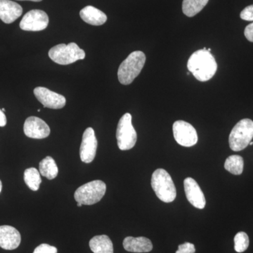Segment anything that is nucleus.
<instances>
[{"label":"nucleus","mask_w":253,"mask_h":253,"mask_svg":"<svg viewBox=\"0 0 253 253\" xmlns=\"http://www.w3.org/2000/svg\"><path fill=\"white\" fill-rule=\"evenodd\" d=\"M187 68L196 80L206 82L210 81L215 75L217 64L212 54L205 47L195 51L190 56Z\"/></svg>","instance_id":"obj_1"},{"label":"nucleus","mask_w":253,"mask_h":253,"mask_svg":"<svg viewBox=\"0 0 253 253\" xmlns=\"http://www.w3.org/2000/svg\"><path fill=\"white\" fill-rule=\"evenodd\" d=\"M146 62V56L141 51H133L123 61L118 68V77L120 83L124 85L130 84L135 79Z\"/></svg>","instance_id":"obj_2"},{"label":"nucleus","mask_w":253,"mask_h":253,"mask_svg":"<svg viewBox=\"0 0 253 253\" xmlns=\"http://www.w3.org/2000/svg\"><path fill=\"white\" fill-rule=\"evenodd\" d=\"M151 186L158 199L165 203H171L176 196L175 186L171 176L164 169H157L153 173Z\"/></svg>","instance_id":"obj_3"},{"label":"nucleus","mask_w":253,"mask_h":253,"mask_svg":"<svg viewBox=\"0 0 253 253\" xmlns=\"http://www.w3.org/2000/svg\"><path fill=\"white\" fill-rule=\"evenodd\" d=\"M253 138V121L249 118L240 121L229 135V146L234 151H242L249 146Z\"/></svg>","instance_id":"obj_4"},{"label":"nucleus","mask_w":253,"mask_h":253,"mask_svg":"<svg viewBox=\"0 0 253 253\" xmlns=\"http://www.w3.org/2000/svg\"><path fill=\"white\" fill-rule=\"evenodd\" d=\"M50 59L60 65H68L85 58V52L74 42L68 44H60L49 51Z\"/></svg>","instance_id":"obj_5"},{"label":"nucleus","mask_w":253,"mask_h":253,"mask_svg":"<svg viewBox=\"0 0 253 253\" xmlns=\"http://www.w3.org/2000/svg\"><path fill=\"white\" fill-rule=\"evenodd\" d=\"M106 191V185L104 181L94 180L80 186L74 197L77 203L85 206L97 204L104 197Z\"/></svg>","instance_id":"obj_6"},{"label":"nucleus","mask_w":253,"mask_h":253,"mask_svg":"<svg viewBox=\"0 0 253 253\" xmlns=\"http://www.w3.org/2000/svg\"><path fill=\"white\" fill-rule=\"evenodd\" d=\"M118 146L122 151L132 149L135 146L137 135L131 123L130 113H126L120 120L116 131Z\"/></svg>","instance_id":"obj_7"},{"label":"nucleus","mask_w":253,"mask_h":253,"mask_svg":"<svg viewBox=\"0 0 253 253\" xmlns=\"http://www.w3.org/2000/svg\"><path fill=\"white\" fill-rule=\"evenodd\" d=\"M173 134L174 139L181 146L191 147L197 144V131L185 121H177L173 124Z\"/></svg>","instance_id":"obj_8"},{"label":"nucleus","mask_w":253,"mask_h":253,"mask_svg":"<svg viewBox=\"0 0 253 253\" xmlns=\"http://www.w3.org/2000/svg\"><path fill=\"white\" fill-rule=\"evenodd\" d=\"M49 24V17L44 11L31 10L23 16L20 28L26 31H41L46 29Z\"/></svg>","instance_id":"obj_9"},{"label":"nucleus","mask_w":253,"mask_h":253,"mask_svg":"<svg viewBox=\"0 0 253 253\" xmlns=\"http://www.w3.org/2000/svg\"><path fill=\"white\" fill-rule=\"evenodd\" d=\"M37 99L44 107L51 109H60L64 107L66 99L63 95L57 94L42 86H38L34 89Z\"/></svg>","instance_id":"obj_10"},{"label":"nucleus","mask_w":253,"mask_h":253,"mask_svg":"<svg viewBox=\"0 0 253 253\" xmlns=\"http://www.w3.org/2000/svg\"><path fill=\"white\" fill-rule=\"evenodd\" d=\"M97 139L95 136L94 129L86 128L83 133V141L80 149V156L83 162L90 163L94 161L97 149Z\"/></svg>","instance_id":"obj_11"},{"label":"nucleus","mask_w":253,"mask_h":253,"mask_svg":"<svg viewBox=\"0 0 253 253\" xmlns=\"http://www.w3.org/2000/svg\"><path fill=\"white\" fill-rule=\"evenodd\" d=\"M23 130L28 137L37 139H44L49 136L51 132L48 125L43 120L35 116L26 119Z\"/></svg>","instance_id":"obj_12"},{"label":"nucleus","mask_w":253,"mask_h":253,"mask_svg":"<svg viewBox=\"0 0 253 253\" xmlns=\"http://www.w3.org/2000/svg\"><path fill=\"white\" fill-rule=\"evenodd\" d=\"M186 198L190 204L199 209H204L206 206V198L198 183L191 177L186 178L184 181Z\"/></svg>","instance_id":"obj_13"},{"label":"nucleus","mask_w":253,"mask_h":253,"mask_svg":"<svg viewBox=\"0 0 253 253\" xmlns=\"http://www.w3.org/2000/svg\"><path fill=\"white\" fill-rule=\"evenodd\" d=\"M19 231L11 226H0V247L7 251L16 249L21 244Z\"/></svg>","instance_id":"obj_14"},{"label":"nucleus","mask_w":253,"mask_h":253,"mask_svg":"<svg viewBox=\"0 0 253 253\" xmlns=\"http://www.w3.org/2000/svg\"><path fill=\"white\" fill-rule=\"evenodd\" d=\"M21 5L11 0H0V19L5 23L14 22L22 15Z\"/></svg>","instance_id":"obj_15"},{"label":"nucleus","mask_w":253,"mask_h":253,"mask_svg":"<svg viewBox=\"0 0 253 253\" xmlns=\"http://www.w3.org/2000/svg\"><path fill=\"white\" fill-rule=\"evenodd\" d=\"M123 244L126 251L131 253H149L153 249L151 240L142 236L137 238L128 236L124 239Z\"/></svg>","instance_id":"obj_16"},{"label":"nucleus","mask_w":253,"mask_h":253,"mask_svg":"<svg viewBox=\"0 0 253 253\" xmlns=\"http://www.w3.org/2000/svg\"><path fill=\"white\" fill-rule=\"evenodd\" d=\"M80 16L84 22L92 26H101L107 21V16L101 10L92 6L83 8L80 12Z\"/></svg>","instance_id":"obj_17"},{"label":"nucleus","mask_w":253,"mask_h":253,"mask_svg":"<svg viewBox=\"0 0 253 253\" xmlns=\"http://www.w3.org/2000/svg\"><path fill=\"white\" fill-rule=\"evenodd\" d=\"M89 247L94 253H113V245L109 236H96L89 241Z\"/></svg>","instance_id":"obj_18"},{"label":"nucleus","mask_w":253,"mask_h":253,"mask_svg":"<svg viewBox=\"0 0 253 253\" xmlns=\"http://www.w3.org/2000/svg\"><path fill=\"white\" fill-rule=\"evenodd\" d=\"M39 170L42 175L45 176L49 180L56 178L59 172L56 162L50 156H46L40 163Z\"/></svg>","instance_id":"obj_19"},{"label":"nucleus","mask_w":253,"mask_h":253,"mask_svg":"<svg viewBox=\"0 0 253 253\" xmlns=\"http://www.w3.org/2000/svg\"><path fill=\"white\" fill-rule=\"evenodd\" d=\"M209 0H183V13L188 17H193L202 11Z\"/></svg>","instance_id":"obj_20"},{"label":"nucleus","mask_w":253,"mask_h":253,"mask_svg":"<svg viewBox=\"0 0 253 253\" xmlns=\"http://www.w3.org/2000/svg\"><path fill=\"white\" fill-rule=\"evenodd\" d=\"M244 162L241 156L233 155L226 160L224 168L228 172L235 175H240L244 172Z\"/></svg>","instance_id":"obj_21"},{"label":"nucleus","mask_w":253,"mask_h":253,"mask_svg":"<svg viewBox=\"0 0 253 253\" xmlns=\"http://www.w3.org/2000/svg\"><path fill=\"white\" fill-rule=\"evenodd\" d=\"M24 181L32 191H38L42 182L41 173L36 168H28L24 172Z\"/></svg>","instance_id":"obj_22"},{"label":"nucleus","mask_w":253,"mask_h":253,"mask_svg":"<svg viewBox=\"0 0 253 253\" xmlns=\"http://www.w3.org/2000/svg\"><path fill=\"white\" fill-rule=\"evenodd\" d=\"M249 238L244 231L238 233L234 237V249L237 253H244L249 246Z\"/></svg>","instance_id":"obj_23"},{"label":"nucleus","mask_w":253,"mask_h":253,"mask_svg":"<svg viewBox=\"0 0 253 253\" xmlns=\"http://www.w3.org/2000/svg\"><path fill=\"white\" fill-rule=\"evenodd\" d=\"M33 253H57V249L49 244H43L38 246Z\"/></svg>","instance_id":"obj_24"},{"label":"nucleus","mask_w":253,"mask_h":253,"mask_svg":"<svg viewBox=\"0 0 253 253\" xmlns=\"http://www.w3.org/2000/svg\"><path fill=\"white\" fill-rule=\"evenodd\" d=\"M240 16H241V19L244 20V21H253V4L245 8L241 11Z\"/></svg>","instance_id":"obj_25"},{"label":"nucleus","mask_w":253,"mask_h":253,"mask_svg":"<svg viewBox=\"0 0 253 253\" xmlns=\"http://www.w3.org/2000/svg\"><path fill=\"white\" fill-rule=\"evenodd\" d=\"M195 252H196V249L194 244L184 243L179 245L176 253H195Z\"/></svg>","instance_id":"obj_26"},{"label":"nucleus","mask_w":253,"mask_h":253,"mask_svg":"<svg viewBox=\"0 0 253 253\" xmlns=\"http://www.w3.org/2000/svg\"><path fill=\"white\" fill-rule=\"evenodd\" d=\"M244 35L248 41L253 42V23L246 26L245 28Z\"/></svg>","instance_id":"obj_27"},{"label":"nucleus","mask_w":253,"mask_h":253,"mask_svg":"<svg viewBox=\"0 0 253 253\" xmlns=\"http://www.w3.org/2000/svg\"><path fill=\"white\" fill-rule=\"evenodd\" d=\"M6 125V118L4 113L0 109V126H4Z\"/></svg>","instance_id":"obj_28"},{"label":"nucleus","mask_w":253,"mask_h":253,"mask_svg":"<svg viewBox=\"0 0 253 253\" xmlns=\"http://www.w3.org/2000/svg\"><path fill=\"white\" fill-rule=\"evenodd\" d=\"M1 189H2V183H1V180H0V193H1Z\"/></svg>","instance_id":"obj_29"},{"label":"nucleus","mask_w":253,"mask_h":253,"mask_svg":"<svg viewBox=\"0 0 253 253\" xmlns=\"http://www.w3.org/2000/svg\"><path fill=\"white\" fill-rule=\"evenodd\" d=\"M20 1H23V0H20ZM29 1H36V2H38V1H41L42 0H29Z\"/></svg>","instance_id":"obj_30"},{"label":"nucleus","mask_w":253,"mask_h":253,"mask_svg":"<svg viewBox=\"0 0 253 253\" xmlns=\"http://www.w3.org/2000/svg\"><path fill=\"white\" fill-rule=\"evenodd\" d=\"M77 206H78V207H81V206H83V205L80 204V203H78Z\"/></svg>","instance_id":"obj_31"},{"label":"nucleus","mask_w":253,"mask_h":253,"mask_svg":"<svg viewBox=\"0 0 253 253\" xmlns=\"http://www.w3.org/2000/svg\"><path fill=\"white\" fill-rule=\"evenodd\" d=\"M249 145H251V146H252V145H253V141H251V142H250Z\"/></svg>","instance_id":"obj_32"},{"label":"nucleus","mask_w":253,"mask_h":253,"mask_svg":"<svg viewBox=\"0 0 253 253\" xmlns=\"http://www.w3.org/2000/svg\"><path fill=\"white\" fill-rule=\"evenodd\" d=\"M208 51H209V52H211V48H209V49H207Z\"/></svg>","instance_id":"obj_33"},{"label":"nucleus","mask_w":253,"mask_h":253,"mask_svg":"<svg viewBox=\"0 0 253 253\" xmlns=\"http://www.w3.org/2000/svg\"><path fill=\"white\" fill-rule=\"evenodd\" d=\"M1 111H3V112H5V111H6V110H5V109H1Z\"/></svg>","instance_id":"obj_34"}]
</instances>
